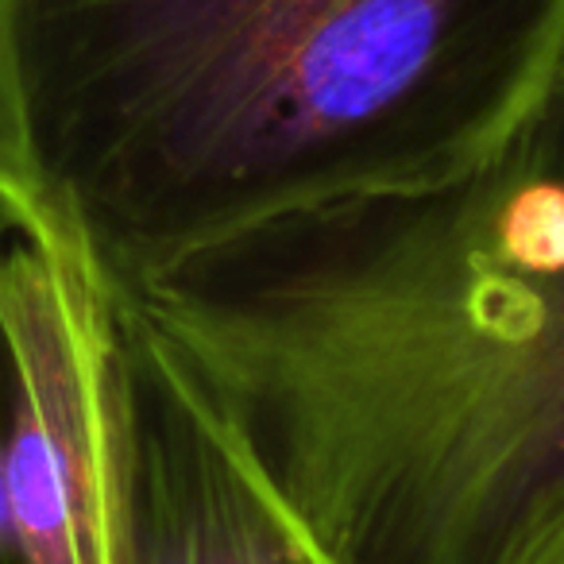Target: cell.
I'll return each instance as SVG.
<instances>
[{
    "label": "cell",
    "mask_w": 564,
    "mask_h": 564,
    "mask_svg": "<svg viewBox=\"0 0 564 564\" xmlns=\"http://www.w3.org/2000/svg\"><path fill=\"white\" fill-rule=\"evenodd\" d=\"M97 564H314L143 322L97 306Z\"/></svg>",
    "instance_id": "cell-3"
},
{
    "label": "cell",
    "mask_w": 564,
    "mask_h": 564,
    "mask_svg": "<svg viewBox=\"0 0 564 564\" xmlns=\"http://www.w3.org/2000/svg\"><path fill=\"white\" fill-rule=\"evenodd\" d=\"M124 306L314 564H564V97L479 171L259 225Z\"/></svg>",
    "instance_id": "cell-1"
},
{
    "label": "cell",
    "mask_w": 564,
    "mask_h": 564,
    "mask_svg": "<svg viewBox=\"0 0 564 564\" xmlns=\"http://www.w3.org/2000/svg\"><path fill=\"white\" fill-rule=\"evenodd\" d=\"M561 97L564 0H0V217L124 302L479 171Z\"/></svg>",
    "instance_id": "cell-2"
},
{
    "label": "cell",
    "mask_w": 564,
    "mask_h": 564,
    "mask_svg": "<svg viewBox=\"0 0 564 564\" xmlns=\"http://www.w3.org/2000/svg\"><path fill=\"white\" fill-rule=\"evenodd\" d=\"M310 561H314V556H310Z\"/></svg>",
    "instance_id": "cell-4"
}]
</instances>
